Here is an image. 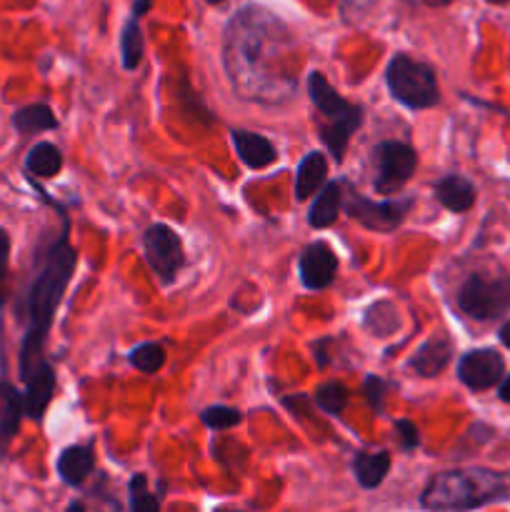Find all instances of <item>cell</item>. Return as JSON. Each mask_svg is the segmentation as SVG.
I'll return each mask as SVG.
<instances>
[{
	"label": "cell",
	"mask_w": 510,
	"mask_h": 512,
	"mask_svg": "<svg viewBox=\"0 0 510 512\" xmlns=\"http://www.w3.org/2000/svg\"><path fill=\"white\" fill-rule=\"evenodd\" d=\"M385 85L400 105L410 110H428L440 103L438 75L423 60L398 53L385 68Z\"/></svg>",
	"instance_id": "cell-5"
},
{
	"label": "cell",
	"mask_w": 510,
	"mask_h": 512,
	"mask_svg": "<svg viewBox=\"0 0 510 512\" xmlns=\"http://www.w3.org/2000/svg\"><path fill=\"white\" fill-rule=\"evenodd\" d=\"M148 10H150V0H135L123 30H120V60H123L125 70H135L140 63H143L145 40H143V30H140V18H143Z\"/></svg>",
	"instance_id": "cell-13"
},
{
	"label": "cell",
	"mask_w": 510,
	"mask_h": 512,
	"mask_svg": "<svg viewBox=\"0 0 510 512\" xmlns=\"http://www.w3.org/2000/svg\"><path fill=\"white\" fill-rule=\"evenodd\" d=\"M308 95L310 103L315 105V110L320 113V138H323L325 148L333 155L335 163H343V155L348 150L350 138L355 135V130L363 125V105L350 103L345 100L333 85L328 83L320 70H313L308 75Z\"/></svg>",
	"instance_id": "cell-4"
},
{
	"label": "cell",
	"mask_w": 510,
	"mask_h": 512,
	"mask_svg": "<svg viewBox=\"0 0 510 512\" xmlns=\"http://www.w3.org/2000/svg\"><path fill=\"white\" fill-rule=\"evenodd\" d=\"M95 468V448L90 443L85 445H68L65 450H60L58 463H55V470H58L60 480L70 488H80L85 480L90 478Z\"/></svg>",
	"instance_id": "cell-14"
},
{
	"label": "cell",
	"mask_w": 510,
	"mask_h": 512,
	"mask_svg": "<svg viewBox=\"0 0 510 512\" xmlns=\"http://www.w3.org/2000/svg\"><path fill=\"white\" fill-rule=\"evenodd\" d=\"M63 170V153L55 143H35L25 155V175L33 180H50Z\"/></svg>",
	"instance_id": "cell-21"
},
{
	"label": "cell",
	"mask_w": 510,
	"mask_h": 512,
	"mask_svg": "<svg viewBox=\"0 0 510 512\" xmlns=\"http://www.w3.org/2000/svg\"><path fill=\"white\" fill-rule=\"evenodd\" d=\"M488 3H495V5H503V3H508V0H488Z\"/></svg>",
	"instance_id": "cell-36"
},
{
	"label": "cell",
	"mask_w": 510,
	"mask_h": 512,
	"mask_svg": "<svg viewBox=\"0 0 510 512\" xmlns=\"http://www.w3.org/2000/svg\"><path fill=\"white\" fill-rule=\"evenodd\" d=\"M143 253L148 260L150 270L158 275L160 283L170 285L175 283L178 273L185 265V250L183 240L175 233L170 225L153 223L143 233Z\"/></svg>",
	"instance_id": "cell-9"
},
{
	"label": "cell",
	"mask_w": 510,
	"mask_h": 512,
	"mask_svg": "<svg viewBox=\"0 0 510 512\" xmlns=\"http://www.w3.org/2000/svg\"><path fill=\"white\" fill-rule=\"evenodd\" d=\"M505 375V360L498 350L493 348H478L468 350L463 358L458 360V378L465 388L475 390H488L498 385Z\"/></svg>",
	"instance_id": "cell-10"
},
{
	"label": "cell",
	"mask_w": 510,
	"mask_h": 512,
	"mask_svg": "<svg viewBox=\"0 0 510 512\" xmlns=\"http://www.w3.org/2000/svg\"><path fill=\"white\" fill-rule=\"evenodd\" d=\"M200 420L210 430H228L243 420V413L238 408H230V405H210L200 413Z\"/></svg>",
	"instance_id": "cell-27"
},
{
	"label": "cell",
	"mask_w": 510,
	"mask_h": 512,
	"mask_svg": "<svg viewBox=\"0 0 510 512\" xmlns=\"http://www.w3.org/2000/svg\"><path fill=\"white\" fill-rule=\"evenodd\" d=\"M498 398L503 400V403H510V375H508V378H503V380H500Z\"/></svg>",
	"instance_id": "cell-31"
},
{
	"label": "cell",
	"mask_w": 510,
	"mask_h": 512,
	"mask_svg": "<svg viewBox=\"0 0 510 512\" xmlns=\"http://www.w3.org/2000/svg\"><path fill=\"white\" fill-rule=\"evenodd\" d=\"M435 198L450 213H468L475 205V198H478V190L463 175H445L435 183Z\"/></svg>",
	"instance_id": "cell-17"
},
{
	"label": "cell",
	"mask_w": 510,
	"mask_h": 512,
	"mask_svg": "<svg viewBox=\"0 0 510 512\" xmlns=\"http://www.w3.org/2000/svg\"><path fill=\"white\" fill-rule=\"evenodd\" d=\"M390 453L388 450H360L353 458V475L363 490H375L383 485L390 473Z\"/></svg>",
	"instance_id": "cell-18"
},
{
	"label": "cell",
	"mask_w": 510,
	"mask_h": 512,
	"mask_svg": "<svg viewBox=\"0 0 510 512\" xmlns=\"http://www.w3.org/2000/svg\"><path fill=\"white\" fill-rule=\"evenodd\" d=\"M340 208H343V183L330 180V183H325L323 188L318 190L315 200L310 203L308 225L315 230L330 228V225L338 220Z\"/></svg>",
	"instance_id": "cell-19"
},
{
	"label": "cell",
	"mask_w": 510,
	"mask_h": 512,
	"mask_svg": "<svg viewBox=\"0 0 510 512\" xmlns=\"http://www.w3.org/2000/svg\"><path fill=\"white\" fill-rule=\"evenodd\" d=\"M300 283L305 290H325L338 273V255L323 240H315L298 258Z\"/></svg>",
	"instance_id": "cell-11"
},
{
	"label": "cell",
	"mask_w": 510,
	"mask_h": 512,
	"mask_svg": "<svg viewBox=\"0 0 510 512\" xmlns=\"http://www.w3.org/2000/svg\"><path fill=\"white\" fill-rule=\"evenodd\" d=\"M23 418V393L10 380L0 378V460L5 458V450L18 435Z\"/></svg>",
	"instance_id": "cell-12"
},
{
	"label": "cell",
	"mask_w": 510,
	"mask_h": 512,
	"mask_svg": "<svg viewBox=\"0 0 510 512\" xmlns=\"http://www.w3.org/2000/svg\"><path fill=\"white\" fill-rule=\"evenodd\" d=\"M295 38L263 5H245L225 25L223 65L235 95L258 105H283L298 88Z\"/></svg>",
	"instance_id": "cell-1"
},
{
	"label": "cell",
	"mask_w": 510,
	"mask_h": 512,
	"mask_svg": "<svg viewBox=\"0 0 510 512\" xmlns=\"http://www.w3.org/2000/svg\"><path fill=\"white\" fill-rule=\"evenodd\" d=\"M395 433H398L400 448L405 453H410V450H415L420 445V433L413 420H395Z\"/></svg>",
	"instance_id": "cell-29"
},
{
	"label": "cell",
	"mask_w": 510,
	"mask_h": 512,
	"mask_svg": "<svg viewBox=\"0 0 510 512\" xmlns=\"http://www.w3.org/2000/svg\"><path fill=\"white\" fill-rule=\"evenodd\" d=\"M130 365H133L135 370H140V373L145 375H155L163 370L165 365V350L160 343H140L135 345L133 350H130L128 355Z\"/></svg>",
	"instance_id": "cell-24"
},
{
	"label": "cell",
	"mask_w": 510,
	"mask_h": 512,
	"mask_svg": "<svg viewBox=\"0 0 510 512\" xmlns=\"http://www.w3.org/2000/svg\"><path fill=\"white\" fill-rule=\"evenodd\" d=\"M450 358H453V343L448 338H433L415 350L408 368L415 370L420 378H438L448 368Z\"/></svg>",
	"instance_id": "cell-16"
},
{
	"label": "cell",
	"mask_w": 510,
	"mask_h": 512,
	"mask_svg": "<svg viewBox=\"0 0 510 512\" xmlns=\"http://www.w3.org/2000/svg\"><path fill=\"white\" fill-rule=\"evenodd\" d=\"M58 210L60 230L38 248L33 275L25 288V333L18 350V375L23 385L55 375L53 363L45 358V343L78 268V250L70 243V218L63 208Z\"/></svg>",
	"instance_id": "cell-2"
},
{
	"label": "cell",
	"mask_w": 510,
	"mask_h": 512,
	"mask_svg": "<svg viewBox=\"0 0 510 512\" xmlns=\"http://www.w3.org/2000/svg\"><path fill=\"white\" fill-rule=\"evenodd\" d=\"M425 5H430V8H443V5H448L450 0H423Z\"/></svg>",
	"instance_id": "cell-34"
},
{
	"label": "cell",
	"mask_w": 510,
	"mask_h": 512,
	"mask_svg": "<svg viewBox=\"0 0 510 512\" xmlns=\"http://www.w3.org/2000/svg\"><path fill=\"white\" fill-rule=\"evenodd\" d=\"M455 305L460 313L480 323L503 318L510 310V275L470 273L458 288Z\"/></svg>",
	"instance_id": "cell-6"
},
{
	"label": "cell",
	"mask_w": 510,
	"mask_h": 512,
	"mask_svg": "<svg viewBox=\"0 0 510 512\" xmlns=\"http://www.w3.org/2000/svg\"><path fill=\"white\" fill-rule=\"evenodd\" d=\"M373 188L380 195H395L410 183L418 168V153L403 140H383L370 150Z\"/></svg>",
	"instance_id": "cell-7"
},
{
	"label": "cell",
	"mask_w": 510,
	"mask_h": 512,
	"mask_svg": "<svg viewBox=\"0 0 510 512\" xmlns=\"http://www.w3.org/2000/svg\"><path fill=\"white\" fill-rule=\"evenodd\" d=\"M230 135H233L235 153H238V158L248 168L263 170L273 165L275 158H278V150H275V145L265 135L253 133V130H233Z\"/></svg>",
	"instance_id": "cell-15"
},
{
	"label": "cell",
	"mask_w": 510,
	"mask_h": 512,
	"mask_svg": "<svg viewBox=\"0 0 510 512\" xmlns=\"http://www.w3.org/2000/svg\"><path fill=\"white\" fill-rule=\"evenodd\" d=\"M65 512H88V508H85L83 500H70V505L65 508Z\"/></svg>",
	"instance_id": "cell-33"
},
{
	"label": "cell",
	"mask_w": 510,
	"mask_h": 512,
	"mask_svg": "<svg viewBox=\"0 0 510 512\" xmlns=\"http://www.w3.org/2000/svg\"><path fill=\"white\" fill-rule=\"evenodd\" d=\"M510 500V473L493 468H453L435 473L420 493L428 512H473Z\"/></svg>",
	"instance_id": "cell-3"
},
{
	"label": "cell",
	"mask_w": 510,
	"mask_h": 512,
	"mask_svg": "<svg viewBox=\"0 0 510 512\" xmlns=\"http://www.w3.org/2000/svg\"><path fill=\"white\" fill-rule=\"evenodd\" d=\"M500 343L510 350V320L503 325V328H500Z\"/></svg>",
	"instance_id": "cell-32"
},
{
	"label": "cell",
	"mask_w": 510,
	"mask_h": 512,
	"mask_svg": "<svg viewBox=\"0 0 510 512\" xmlns=\"http://www.w3.org/2000/svg\"><path fill=\"white\" fill-rule=\"evenodd\" d=\"M398 325V310H395V305L390 303V300H378V303H373L365 310L363 328L368 330V333H373L375 338H388L390 333L398 330Z\"/></svg>",
	"instance_id": "cell-23"
},
{
	"label": "cell",
	"mask_w": 510,
	"mask_h": 512,
	"mask_svg": "<svg viewBox=\"0 0 510 512\" xmlns=\"http://www.w3.org/2000/svg\"><path fill=\"white\" fill-rule=\"evenodd\" d=\"M213 512H243V510H235V508H215Z\"/></svg>",
	"instance_id": "cell-35"
},
{
	"label": "cell",
	"mask_w": 510,
	"mask_h": 512,
	"mask_svg": "<svg viewBox=\"0 0 510 512\" xmlns=\"http://www.w3.org/2000/svg\"><path fill=\"white\" fill-rule=\"evenodd\" d=\"M325 175H328V160H325V155L320 150H310L308 155H303V160L298 163V170H295V198H313L325 185Z\"/></svg>",
	"instance_id": "cell-20"
},
{
	"label": "cell",
	"mask_w": 510,
	"mask_h": 512,
	"mask_svg": "<svg viewBox=\"0 0 510 512\" xmlns=\"http://www.w3.org/2000/svg\"><path fill=\"white\" fill-rule=\"evenodd\" d=\"M413 208V198H385V200H370L358 190H350L343 195V210L363 225L365 230L373 233H393L403 225V220L410 215Z\"/></svg>",
	"instance_id": "cell-8"
},
{
	"label": "cell",
	"mask_w": 510,
	"mask_h": 512,
	"mask_svg": "<svg viewBox=\"0 0 510 512\" xmlns=\"http://www.w3.org/2000/svg\"><path fill=\"white\" fill-rule=\"evenodd\" d=\"M315 403H318L320 410H325L328 415H340L348 405V390L340 383H323L318 390H315Z\"/></svg>",
	"instance_id": "cell-26"
},
{
	"label": "cell",
	"mask_w": 510,
	"mask_h": 512,
	"mask_svg": "<svg viewBox=\"0 0 510 512\" xmlns=\"http://www.w3.org/2000/svg\"><path fill=\"white\" fill-rule=\"evenodd\" d=\"M60 125V120L55 118L53 108L48 103H30L23 105L13 113V128L20 135H38L55 130Z\"/></svg>",
	"instance_id": "cell-22"
},
{
	"label": "cell",
	"mask_w": 510,
	"mask_h": 512,
	"mask_svg": "<svg viewBox=\"0 0 510 512\" xmlns=\"http://www.w3.org/2000/svg\"><path fill=\"white\" fill-rule=\"evenodd\" d=\"M363 390H365V398H368L370 408H373L378 415H383L385 413V395H388L390 385L385 383L383 378H378V375H368V378H365Z\"/></svg>",
	"instance_id": "cell-28"
},
{
	"label": "cell",
	"mask_w": 510,
	"mask_h": 512,
	"mask_svg": "<svg viewBox=\"0 0 510 512\" xmlns=\"http://www.w3.org/2000/svg\"><path fill=\"white\" fill-rule=\"evenodd\" d=\"M205 3H210V5H218V3H223V0H205Z\"/></svg>",
	"instance_id": "cell-37"
},
{
	"label": "cell",
	"mask_w": 510,
	"mask_h": 512,
	"mask_svg": "<svg viewBox=\"0 0 510 512\" xmlns=\"http://www.w3.org/2000/svg\"><path fill=\"white\" fill-rule=\"evenodd\" d=\"M10 248H13V240H10V233L5 228H0V280H5V275H8Z\"/></svg>",
	"instance_id": "cell-30"
},
{
	"label": "cell",
	"mask_w": 510,
	"mask_h": 512,
	"mask_svg": "<svg viewBox=\"0 0 510 512\" xmlns=\"http://www.w3.org/2000/svg\"><path fill=\"white\" fill-rule=\"evenodd\" d=\"M128 503L130 512H160V498L150 490L148 478L143 473H135L128 483Z\"/></svg>",
	"instance_id": "cell-25"
}]
</instances>
